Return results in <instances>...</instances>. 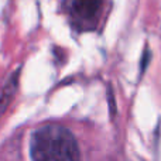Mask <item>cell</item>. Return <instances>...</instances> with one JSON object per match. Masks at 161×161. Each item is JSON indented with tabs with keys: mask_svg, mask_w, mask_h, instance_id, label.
I'll return each instance as SVG.
<instances>
[{
	"mask_svg": "<svg viewBox=\"0 0 161 161\" xmlns=\"http://www.w3.org/2000/svg\"><path fill=\"white\" fill-rule=\"evenodd\" d=\"M33 161H80L75 137L59 125L37 129L31 139Z\"/></svg>",
	"mask_w": 161,
	"mask_h": 161,
	"instance_id": "obj_1",
	"label": "cell"
},
{
	"mask_svg": "<svg viewBox=\"0 0 161 161\" xmlns=\"http://www.w3.org/2000/svg\"><path fill=\"white\" fill-rule=\"evenodd\" d=\"M105 10V0H64V11L76 31L96 30Z\"/></svg>",
	"mask_w": 161,
	"mask_h": 161,
	"instance_id": "obj_2",
	"label": "cell"
}]
</instances>
